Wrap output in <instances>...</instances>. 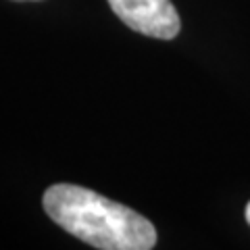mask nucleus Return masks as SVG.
I'll list each match as a JSON object with an SVG mask.
<instances>
[{"label": "nucleus", "mask_w": 250, "mask_h": 250, "mask_svg": "<svg viewBox=\"0 0 250 250\" xmlns=\"http://www.w3.org/2000/svg\"><path fill=\"white\" fill-rule=\"evenodd\" d=\"M46 215L77 240L100 250H150L156 229L144 215L88 188L54 184L44 192Z\"/></svg>", "instance_id": "f257e3e1"}, {"label": "nucleus", "mask_w": 250, "mask_h": 250, "mask_svg": "<svg viewBox=\"0 0 250 250\" xmlns=\"http://www.w3.org/2000/svg\"><path fill=\"white\" fill-rule=\"evenodd\" d=\"M129 29L156 40H173L182 21L171 0H106Z\"/></svg>", "instance_id": "f03ea898"}, {"label": "nucleus", "mask_w": 250, "mask_h": 250, "mask_svg": "<svg viewBox=\"0 0 250 250\" xmlns=\"http://www.w3.org/2000/svg\"><path fill=\"white\" fill-rule=\"evenodd\" d=\"M246 221H248V225H250V202L246 205Z\"/></svg>", "instance_id": "7ed1b4c3"}, {"label": "nucleus", "mask_w": 250, "mask_h": 250, "mask_svg": "<svg viewBox=\"0 0 250 250\" xmlns=\"http://www.w3.org/2000/svg\"><path fill=\"white\" fill-rule=\"evenodd\" d=\"M15 2H36V0H15Z\"/></svg>", "instance_id": "20e7f679"}]
</instances>
